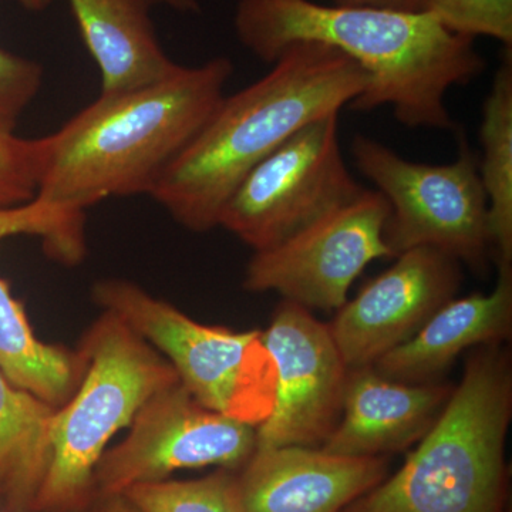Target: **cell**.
Listing matches in <instances>:
<instances>
[{
	"label": "cell",
	"mask_w": 512,
	"mask_h": 512,
	"mask_svg": "<svg viewBox=\"0 0 512 512\" xmlns=\"http://www.w3.org/2000/svg\"><path fill=\"white\" fill-rule=\"evenodd\" d=\"M234 26L241 45L265 63L296 42L335 47L367 76L365 92L349 109L390 107L410 128L454 130L448 90L473 82L487 67L474 39L444 28L424 10L239 0Z\"/></svg>",
	"instance_id": "6da1fadb"
},
{
	"label": "cell",
	"mask_w": 512,
	"mask_h": 512,
	"mask_svg": "<svg viewBox=\"0 0 512 512\" xmlns=\"http://www.w3.org/2000/svg\"><path fill=\"white\" fill-rule=\"evenodd\" d=\"M234 63L218 56L99 99L39 138L35 198L70 220L110 197L150 195L220 106Z\"/></svg>",
	"instance_id": "7a4b0ae2"
},
{
	"label": "cell",
	"mask_w": 512,
	"mask_h": 512,
	"mask_svg": "<svg viewBox=\"0 0 512 512\" xmlns=\"http://www.w3.org/2000/svg\"><path fill=\"white\" fill-rule=\"evenodd\" d=\"M272 64L261 79L222 99L151 191L188 231L217 228L256 165L312 121L350 107L367 87L357 63L323 43H292Z\"/></svg>",
	"instance_id": "3957f363"
},
{
	"label": "cell",
	"mask_w": 512,
	"mask_h": 512,
	"mask_svg": "<svg viewBox=\"0 0 512 512\" xmlns=\"http://www.w3.org/2000/svg\"><path fill=\"white\" fill-rule=\"evenodd\" d=\"M511 414L510 357L484 346L402 468L343 512H504Z\"/></svg>",
	"instance_id": "277c9868"
},
{
	"label": "cell",
	"mask_w": 512,
	"mask_h": 512,
	"mask_svg": "<svg viewBox=\"0 0 512 512\" xmlns=\"http://www.w3.org/2000/svg\"><path fill=\"white\" fill-rule=\"evenodd\" d=\"M77 353L82 380L53 416L52 458L33 512L96 508L94 470L110 440L153 394L178 380L167 359L111 312L84 332Z\"/></svg>",
	"instance_id": "5b68a950"
},
{
	"label": "cell",
	"mask_w": 512,
	"mask_h": 512,
	"mask_svg": "<svg viewBox=\"0 0 512 512\" xmlns=\"http://www.w3.org/2000/svg\"><path fill=\"white\" fill-rule=\"evenodd\" d=\"M92 298L161 353L202 406L254 427L268 419L276 367L261 330L202 325L127 279L94 282Z\"/></svg>",
	"instance_id": "8992f818"
},
{
	"label": "cell",
	"mask_w": 512,
	"mask_h": 512,
	"mask_svg": "<svg viewBox=\"0 0 512 512\" xmlns=\"http://www.w3.org/2000/svg\"><path fill=\"white\" fill-rule=\"evenodd\" d=\"M352 156L389 204L384 241L393 258L429 247L478 271L487 268L493 251L487 195L464 134L450 164L414 163L363 134L353 138Z\"/></svg>",
	"instance_id": "52a82bcc"
},
{
	"label": "cell",
	"mask_w": 512,
	"mask_h": 512,
	"mask_svg": "<svg viewBox=\"0 0 512 512\" xmlns=\"http://www.w3.org/2000/svg\"><path fill=\"white\" fill-rule=\"evenodd\" d=\"M365 190L343 157L339 114H330L303 127L256 165L225 204L218 227L254 252L265 251Z\"/></svg>",
	"instance_id": "ba28073f"
},
{
	"label": "cell",
	"mask_w": 512,
	"mask_h": 512,
	"mask_svg": "<svg viewBox=\"0 0 512 512\" xmlns=\"http://www.w3.org/2000/svg\"><path fill=\"white\" fill-rule=\"evenodd\" d=\"M128 429L94 470L97 505L136 485L168 480L175 471L241 470L256 450V427L202 406L180 380L153 394Z\"/></svg>",
	"instance_id": "9c48e42d"
},
{
	"label": "cell",
	"mask_w": 512,
	"mask_h": 512,
	"mask_svg": "<svg viewBox=\"0 0 512 512\" xmlns=\"http://www.w3.org/2000/svg\"><path fill=\"white\" fill-rule=\"evenodd\" d=\"M387 217L383 195L366 188L282 244L254 252L242 285L249 292L279 293L309 311H338L367 265L393 258L384 241Z\"/></svg>",
	"instance_id": "30bf717a"
},
{
	"label": "cell",
	"mask_w": 512,
	"mask_h": 512,
	"mask_svg": "<svg viewBox=\"0 0 512 512\" xmlns=\"http://www.w3.org/2000/svg\"><path fill=\"white\" fill-rule=\"evenodd\" d=\"M262 333L276 384L274 409L256 427V448L322 447L342 416L349 376L328 325L284 301Z\"/></svg>",
	"instance_id": "8fae6325"
},
{
	"label": "cell",
	"mask_w": 512,
	"mask_h": 512,
	"mask_svg": "<svg viewBox=\"0 0 512 512\" xmlns=\"http://www.w3.org/2000/svg\"><path fill=\"white\" fill-rule=\"evenodd\" d=\"M394 261L328 325L349 370L373 366L413 338L460 286V262L439 249H409Z\"/></svg>",
	"instance_id": "7c38bea8"
},
{
	"label": "cell",
	"mask_w": 512,
	"mask_h": 512,
	"mask_svg": "<svg viewBox=\"0 0 512 512\" xmlns=\"http://www.w3.org/2000/svg\"><path fill=\"white\" fill-rule=\"evenodd\" d=\"M386 477L383 457L291 446L256 448L238 485L247 512H343Z\"/></svg>",
	"instance_id": "4fadbf2b"
},
{
	"label": "cell",
	"mask_w": 512,
	"mask_h": 512,
	"mask_svg": "<svg viewBox=\"0 0 512 512\" xmlns=\"http://www.w3.org/2000/svg\"><path fill=\"white\" fill-rule=\"evenodd\" d=\"M36 235L46 252L62 244L66 227L55 211L33 198L20 207L0 210V241ZM0 370L10 383L59 409L79 387L83 363L77 350L37 339L22 303L0 278Z\"/></svg>",
	"instance_id": "5bb4252c"
},
{
	"label": "cell",
	"mask_w": 512,
	"mask_h": 512,
	"mask_svg": "<svg viewBox=\"0 0 512 512\" xmlns=\"http://www.w3.org/2000/svg\"><path fill=\"white\" fill-rule=\"evenodd\" d=\"M446 384L403 383L373 366L349 370L342 416L322 450L345 457H383L420 441L446 406Z\"/></svg>",
	"instance_id": "9a60e30c"
},
{
	"label": "cell",
	"mask_w": 512,
	"mask_h": 512,
	"mask_svg": "<svg viewBox=\"0 0 512 512\" xmlns=\"http://www.w3.org/2000/svg\"><path fill=\"white\" fill-rule=\"evenodd\" d=\"M497 266L493 291L444 303L413 338L377 360V372L397 382H433L464 350L507 339L512 329V265Z\"/></svg>",
	"instance_id": "2e32d148"
},
{
	"label": "cell",
	"mask_w": 512,
	"mask_h": 512,
	"mask_svg": "<svg viewBox=\"0 0 512 512\" xmlns=\"http://www.w3.org/2000/svg\"><path fill=\"white\" fill-rule=\"evenodd\" d=\"M84 45L101 74V93L127 92L163 79L168 57L150 16L153 0H69Z\"/></svg>",
	"instance_id": "e0dca14e"
},
{
	"label": "cell",
	"mask_w": 512,
	"mask_h": 512,
	"mask_svg": "<svg viewBox=\"0 0 512 512\" xmlns=\"http://www.w3.org/2000/svg\"><path fill=\"white\" fill-rule=\"evenodd\" d=\"M55 407L19 389L0 370V508L33 512L52 458Z\"/></svg>",
	"instance_id": "ac0fdd59"
},
{
	"label": "cell",
	"mask_w": 512,
	"mask_h": 512,
	"mask_svg": "<svg viewBox=\"0 0 512 512\" xmlns=\"http://www.w3.org/2000/svg\"><path fill=\"white\" fill-rule=\"evenodd\" d=\"M483 158L478 164L488 201L491 245L497 265H512V57L495 73L480 127Z\"/></svg>",
	"instance_id": "d6986e66"
},
{
	"label": "cell",
	"mask_w": 512,
	"mask_h": 512,
	"mask_svg": "<svg viewBox=\"0 0 512 512\" xmlns=\"http://www.w3.org/2000/svg\"><path fill=\"white\" fill-rule=\"evenodd\" d=\"M141 512H247L238 474L227 468L197 480L141 484L124 493Z\"/></svg>",
	"instance_id": "ffe728a7"
},
{
	"label": "cell",
	"mask_w": 512,
	"mask_h": 512,
	"mask_svg": "<svg viewBox=\"0 0 512 512\" xmlns=\"http://www.w3.org/2000/svg\"><path fill=\"white\" fill-rule=\"evenodd\" d=\"M421 10L457 35L491 37L512 47V0H423Z\"/></svg>",
	"instance_id": "44dd1931"
},
{
	"label": "cell",
	"mask_w": 512,
	"mask_h": 512,
	"mask_svg": "<svg viewBox=\"0 0 512 512\" xmlns=\"http://www.w3.org/2000/svg\"><path fill=\"white\" fill-rule=\"evenodd\" d=\"M15 127L0 116V210L28 204L37 192L40 140L19 137Z\"/></svg>",
	"instance_id": "7402d4cb"
},
{
	"label": "cell",
	"mask_w": 512,
	"mask_h": 512,
	"mask_svg": "<svg viewBox=\"0 0 512 512\" xmlns=\"http://www.w3.org/2000/svg\"><path fill=\"white\" fill-rule=\"evenodd\" d=\"M43 83V67L35 60L0 47V116L16 124L35 100Z\"/></svg>",
	"instance_id": "603a6c76"
},
{
	"label": "cell",
	"mask_w": 512,
	"mask_h": 512,
	"mask_svg": "<svg viewBox=\"0 0 512 512\" xmlns=\"http://www.w3.org/2000/svg\"><path fill=\"white\" fill-rule=\"evenodd\" d=\"M333 5L372 6V8L403 10V12H419L423 6V0H333Z\"/></svg>",
	"instance_id": "cb8c5ba5"
},
{
	"label": "cell",
	"mask_w": 512,
	"mask_h": 512,
	"mask_svg": "<svg viewBox=\"0 0 512 512\" xmlns=\"http://www.w3.org/2000/svg\"><path fill=\"white\" fill-rule=\"evenodd\" d=\"M104 512H141L136 505L131 504L126 497H114L100 504Z\"/></svg>",
	"instance_id": "d4e9b609"
},
{
	"label": "cell",
	"mask_w": 512,
	"mask_h": 512,
	"mask_svg": "<svg viewBox=\"0 0 512 512\" xmlns=\"http://www.w3.org/2000/svg\"><path fill=\"white\" fill-rule=\"evenodd\" d=\"M153 2L163 3L168 8L183 13H197L201 9L200 0H153Z\"/></svg>",
	"instance_id": "484cf974"
},
{
	"label": "cell",
	"mask_w": 512,
	"mask_h": 512,
	"mask_svg": "<svg viewBox=\"0 0 512 512\" xmlns=\"http://www.w3.org/2000/svg\"><path fill=\"white\" fill-rule=\"evenodd\" d=\"M18 2L30 12H42V10L49 8L52 0H18Z\"/></svg>",
	"instance_id": "4316f807"
},
{
	"label": "cell",
	"mask_w": 512,
	"mask_h": 512,
	"mask_svg": "<svg viewBox=\"0 0 512 512\" xmlns=\"http://www.w3.org/2000/svg\"><path fill=\"white\" fill-rule=\"evenodd\" d=\"M0 512H9V511H5V510H2V508H0ZM89 512H104V511H103V507H101V505H97L96 508H93V510L89 511Z\"/></svg>",
	"instance_id": "83f0119b"
}]
</instances>
